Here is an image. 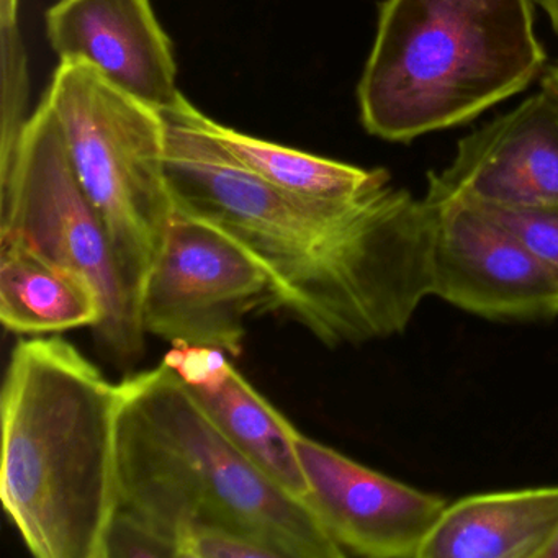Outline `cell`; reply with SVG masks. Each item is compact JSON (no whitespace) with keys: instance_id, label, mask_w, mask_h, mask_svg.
Instances as JSON below:
<instances>
[{"instance_id":"obj_16","label":"cell","mask_w":558,"mask_h":558,"mask_svg":"<svg viewBox=\"0 0 558 558\" xmlns=\"http://www.w3.org/2000/svg\"><path fill=\"white\" fill-rule=\"evenodd\" d=\"M0 57H2V140L0 171L14 162L27 129V54L19 31V8H0Z\"/></svg>"},{"instance_id":"obj_23","label":"cell","mask_w":558,"mask_h":558,"mask_svg":"<svg viewBox=\"0 0 558 558\" xmlns=\"http://www.w3.org/2000/svg\"><path fill=\"white\" fill-rule=\"evenodd\" d=\"M544 558H558V535L555 537L554 544L548 547Z\"/></svg>"},{"instance_id":"obj_9","label":"cell","mask_w":558,"mask_h":558,"mask_svg":"<svg viewBox=\"0 0 558 558\" xmlns=\"http://www.w3.org/2000/svg\"><path fill=\"white\" fill-rule=\"evenodd\" d=\"M296 450L310 493L303 499L345 557L420 558L447 502L375 472L305 434Z\"/></svg>"},{"instance_id":"obj_22","label":"cell","mask_w":558,"mask_h":558,"mask_svg":"<svg viewBox=\"0 0 558 558\" xmlns=\"http://www.w3.org/2000/svg\"><path fill=\"white\" fill-rule=\"evenodd\" d=\"M542 86L551 87V89L557 90L558 93V63L555 64L551 70L547 71V74L544 76V83Z\"/></svg>"},{"instance_id":"obj_19","label":"cell","mask_w":558,"mask_h":558,"mask_svg":"<svg viewBox=\"0 0 558 558\" xmlns=\"http://www.w3.org/2000/svg\"><path fill=\"white\" fill-rule=\"evenodd\" d=\"M480 208L508 227L512 233L518 234L538 256L544 257L555 270H558V208L535 211Z\"/></svg>"},{"instance_id":"obj_3","label":"cell","mask_w":558,"mask_h":558,"mask_svg":"<svg viewBox=\"0 0 558 558\" xmlns=\"http://www.w3.org/2000/svg\"><path fill=\"white\" fill-rule=\"evenodd\" d=\"M116 478L119 506L175 545L191 529L221 525L282 558L345 557L312 509L260 472L165 362L119 384Z\"/></svg>"},{"instance_id":"obj_1","label":"cell","mask_w":558,"mask_h":558,"mask_svg":"<svg viewBox=\"0 0 558 558\" xmlns=\"http://www.w3.org/2000/svg\"><path fill=\"white\" fill-rule=\"evenodd\" d=\"M161 112L174 211L240 246L269 280L263 312L282 313L328 348L401 335L427 296L433 208L391 187L312 201L244 168L185 112Z\"/></svg>"},{"instance_id":"obj_15","label":"cell","mask_w":558,"mask_h":558,"mask_svg":"<svg viewBox=\"0 0 558 558\" xmlns=\"http://www.w3.org/2000/svg\"><path fill=\"white\" fill-rule=\"evenodd\" d=\"M189 119L238 162L280 191L312 201H351L390 184L385 169H362L228 129L185 100Z\"/></svg>"},{"instance_id":"obj_10","label":"cell","mask_w":558,"mask_h":558,"mask_svg":"<svg viewBox=\"0 0 558 558\" xmlns=\"http://www.w3.org/2000/svg\"><path fill=\"white\" fill-rule=\"evenodd\" d=\"M430 194L483 208H558V93L542 86L518 109L460 140L456 158L429 174Z\"/></svg>"},{"instance_id":"obj_8","label":"cell","mask_w":558,"mask_h":558,"mask_svg":"<svg viewBox=\"0 0 558 558\" xmlns=\"http://www.w3.org/2000/svg\"><path fill=\"white\" fill-rule=\"evenodd\" d=\"M433 208V296L486 319L558 316V270L485 210L426 194Z\"/></svg>"},{"instance_id":"obj_17","label":"cell","mask_w":558,"mask_h":558,"mask_svg":"<svg viewBox=\"0 0 558 558\" xmlns=\"http://www.w3.org/2000/svg\"><path fill=\"white\" fill-rule=\"evenodd\" d=\"M102 558H179L174 538L153 522L117 506L104 537Z\"/></svg>"},{"instance_id":"obj_2","label":"cell","mask_w":558,"mask_h":558,"mask_svg":"<svg viewBox=\"0 0 558 558\" xmlns=\"http://www.w3.org/2000/svg\"><path fill=\"white\" fill-rule=\"evenodd\" d=\"M119 385L60 336L12 349L0 417V499L37 558H102L119 506Z\"/></svg>"},{"instance_id":"obj_4","label":"cell","mask_w":558,"mask_h":558,"mask_svg":"<svg viewBox=\"0 0 558 558\" xmlns=\"http://www.w3.org/2000/svg\"><path fill=\"white\" fill-rule=\"evenodd\" d=\"M544 64L532 0H385L357 87L362 125L400 143L463 125Z\"/></svg>"},{"instance_id":"obj_18","label":"cell","mask_w":558,"mask_h":558,"mask_svg":"<svg viewBox=\"0 0 558 558\" xmlns=\"http://www.w3.org/2000/svg\"><path fill=\"white\" fill-rule=\"evenodd\" d=\"M179 558H282L253 535L221 525H202L178 537Z\"/></svg>"},{"instance_id":"obj_12","label":"cell","mask_w":558,"mask_h":558,"mask_svg":"<svg viewBox=\"0 0 558 558\" xmlns=\"http://www.w3.org/2000/svg\"><path fill=\"white\" fill-rule=\"evenodd\" d=\"M558 535V486L483 493L447 505L420 558H544Z\"/></svg>"},{"instance_id":"obj_14","label":"cell","mask_w":558,"mask_h":558,"mask_svg":"<svg viewBox=\"0 0 558 558\" xmlns=\"http://www.w3.org/2000/svg\"><path fill=\"white\" fill-rule=\"evenodd\" d=\"M191 390L260 472L293 498L305 499L310 485L296 450L299 429L257 393L233 364L214 384Z\"/></svg>"},{"instance_id":"obj_7","label":"cell","mask_w":558,"mask_h":558,"mask_svg":"<svg viewBox=\"0 0 558 558\" xmlns=\"http://www.w3.org/2000/svg\"><path fill=\"white\" fill-rule=\"evenodd\" d=\"M269 280L220 231L175 214L140 300L146 335L171 345L243 352L244 319L260 312Z\"/></svg>"},{"instance_id":"obj_5","label":"cell","mask_w":558,"mask_h":558,"mask_svg":"<svg viewBox=\"0 0 558 558\" xmlns=\"http://www.w3.org/2000/svg\"><path fill=\"white\" fill-rule=\"evenodd\" d=\"M44 100L60 123L74 171L106 227L120 279L140 316L143 289L174 218L165 172V119L80 60L61 61Z\"/></svg>"},{"instance_id":"obj_13","label":"cell","mask_w":558,"mask_h":558,"mask_svg":"<svg viewBox=\"0 0 558 558\" xmlns=\"http://www.w3.org/2000/svg\"><path fill=\"white\" fill-rule=\"evenodd\" d=\"M102 319V303L89 280L22 244L0 241V322L9 332L96 331Z\"/></svg>"},{"instance_id":"obj_6","label":"cell","mask_w":558,"mask_h":558,"mask_svg":"<svg viewBox=\"0 0 558 558\" xmlns=\"http://www.w3.org/2000/svg\"><path fill=\"white\" fill-rule=\"evenodd\" d=\"M0 241L22 244L89 280L104 310L94 331L100 351L119 365L142 357L145 329L120 279L106 227L45 100L28 119L14 162L0 171Z\"/></svg>"},{"instance_id":"obj_21","label":"cell","mask_w":558,"mask_h":558,"mask_svg":"<svg viewBox=\"0 0 558 558\" xmlns=\"http://www.w3.org/2000/svg\"><path fill=\"white\" fill-rule=\"evenodd\" d=\"M537 2L547 12L548 19L554 25V31L558 32V0H537Z\"/></svg>"},{"instance_id":"obj_20","label":"cell","mask_w":558,"mask_h":558,"mask_svg":"<svg viewBox=\"0 0 558 558\" xmlns=\"http://www.w3.org/2000/svg\"><path fill=\"white\" fill-rule=\"evenodd\" d=\"M165 362L191 388L214 384L230 368L228 354L220 349L205 345H172Z\"/></svg>"},{"instance_id":"obj_11","label":"cell","mask_w":558,"mask_h":558,"mask_svg":"<svg viewBox=\"0 0 558 558\" xmlns=\"http://www.w3.org/2000/svg\"><path fill=\"white\" fill-rule=\"evenodd\" d=\"M47 34L61 61L90 64L107 83L165 112L181 99L168 35L149 0H60Z\"/></svg>"}]
</instances>
